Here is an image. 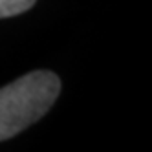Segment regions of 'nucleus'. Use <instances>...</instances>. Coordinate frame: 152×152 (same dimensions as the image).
<instances>
[{"mask_svg":"<svg viewBox=\"0 0 152 152\" xmlns=\"http://www.w3.org/2000/svg\"><path fill=\"white\" fill-rule=\"evenodd\" d=\"M59 94L61 79L48 70H35L0 88V141L42 119Z\"/></svg>","mask_w":152,"mask_h":152,"instance_id":"1","label":"nucleus"},{"mask_svg":"<svg viewBox=\"0 0 152 152\" xmlns=\"http://www.w3.org/2000/svg\"><path fill=\"white\" fill-rule=\"evenodd\" d=\"M37 0H0V18L17 17L35 6Z\"/></svg>","mask_w":152,"mask_h":152,"instance_id":"2","label":"nucleus"}]
</instances>
